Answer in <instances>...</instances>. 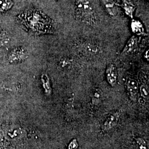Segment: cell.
Masks as SVG:
<instances>
[{
  "label": "cell",
  "instance_id": "2",
  "mask_svg": "<svg viewBox=\"0 0 149 149\" xmlns=\"http://www.w3.org/2000/svg\"><path fill=\"white\" fill-rule=\"evenodd\" d=\"M121 113L119 111L113 112L109 114L102 125V130L104 132H108L116 127L120 120Z\"/></svg>",
  "mask_w": 149,
  "mask_h": 149
},
{
  "label": "cell",
  "instance_id": "1",
  "mask_svg": "<svg viewBox=\"0 0 149 149\" xmlns=\"http://www.w3.org/2000/svg\"><path fill=\"white\" fill-rule=\"evenodd\" d=\"M76 10L86 20H90L93 17V10L90 0H76Z\"/></svg>",
  "mask_w": 149,
  "mask_h": 149
},
{
  "label": "cell",
  "instance_id": "3",
  "mask_svg": "<svg viewBox=\"0 0 149 149\" xmlns=\"http://www.w3.org/2000/svg\"><path fill=\"white\" fill-rule=\"evenodd\" d=\"M125 86L130 99L133 102L138 100L139 92V85L136 80L128 78L125 81Z\"/></svg>",
  "mask_w": 149,
  "mask_h": 149
},
{
  "label": "cell",
  "instance_id": "12",
  "mask_svg": "<svg viewBox=\"0 0 149 149\" xmlns=\"http://www.w3.org/2000/svg\"><path fill=\"white\" fill-rule=\"evenodd\" d=\"M132 28L133 31L136 33H139L140 32H141L142 31L141 30L143 28L142 25L139 21L133 22V23L132 24Z\"/></svg>",
  "mask_w": 149,
  "mask_h": 149
},
{
  "label": "cell",
  "instance_id": "14",
  "mask_svg": "<svg viewBox=\"0 0 149 149\" xmlns=\"http://www.w3.org/2000/svg\"><path fill=\"white\" fill-rule=\"evenodd\" d=\"M103 1V3H104V5L106 6V7L107 8V10L108 12H109V14H111V15H113L114 13L113 11L112 10L113 6L112 5V3L111 2H109L108 0H102Z\"/></svg>",
  "mask_w": 149,
  "mask_h": 149
},
{
  "label": "cell",
  "instance_id": "16",
  "mask_svg": "<svg viewBox=\"0 0 149 149\" xmlns=\"http://www.w3.org/2000/svg\"><path fill=\"white\" fill-rule=\"evenodd\" d=\"M144 57H145V58L148 61H149V50H147L146 51V52L145 53V54H144Z\"/></svg>",
  "mask_w": 149,
  "mask_h": 149
},
{
  "label": "cell",
  "instance_id": "4",
  "mask_svg": "<svg viewBox=\"0 0 149 149\" xmlns=\"http://www.w3.org/2000/svg\"><path fill=\"white\" fill-rule=\"evenodd\" d=\"M27 50L23 48H17L13 49L8 55L10 63H15L23 61L28 58Z\"/></svg>",
  "mask_w": 149,
  "mask_h": 149
},
{
  "label": "cell",
  "instance_id": "13",
  "mask_svg": "<svg viewBox=\"0 0 149 149\" xmlns=\"http://www.w3.org/2000/svg\"><path fill=\"white\" fill-rule=\"evenodd\" d=\"M84 50L86 52H87L88 54H93L96 53L97 52V48L95 45L88 44H87L86 45H85L84 47Z\"/></svg>",
  "mask_w": 149,
  "mask_h": 149
},
{
  "label": "cell",
  "instance_id": "9",
  "mask_svg": "<svg viewBox=\"0 0 149 149\" xmlns=\"http://www.w3.org/2000/svg\"><path fill=\"white\" fill-rule=\"evenodd\" d=\"M140 93L141 98L144 101L149 100V88L145 84H142L140 87Z\"/></svg>",
  "mask_w": 149,
  "mask_h": 149
},
{
  "label": "cell",
  "instance_id": "11",
  "mask_svg": "<svg viewBox=\"0 0 149 149\" xmlns=\"http://www.w3.org/2000/svg\"><path fill=\"white\" fill-rule=\"evenodd\" d=\"M135 146L136 149H147L146 141L141 138L135 139Z\"/></svg>",
  "mask_w": 149,
  "mask_h": 149
},
{
  "label": "cell",
  "instance_id": "7",
  "mask_svg": "<svg viewBox=\"0 0 149 149\" xmlns=\"http://www.w3.org/2000/svg\"><path fill=\"white\" fill-rule=\"evenodd\" d=\"M137 43H138L137 38L135 36H133L132 37L130 38V39L128 40L126 45L123 49L122 54L127 55L133 52L134 50L136 47Z\"/></svg>",
  "mask_w": 149,
  "mask_h": 149
},
{
  "label": "cell",
  "instance_id": "6",
  "mask_svg": "<svg viewBox=\"0 0 149 149\" xmlns=\"http://www.w3.org/2000/svg\"><path fill=\"white\" fill-rule=\"evenodd\" d=\"M40 79L45 94L47 96H50L52 93V88L48 74L46 73H43L41 75Z\"/></svg>",
  "mask_w": 149,
  "mask_h": 149
},
{
  "label": "cell",
  "instance_id": "8",
  "mask_svg": "<svg viewBox=\"0 0 149 149\" xmlns=\"http://www.w3.org/2000/svg\"><path fill=\"white\" fill-rule=\"evenodd\" d=\"M11 41L9 34L4 31H0V47H3L8 45Z\"/></svg>",
  "mask_w": 149,
  "mask_h": 149
},
{
  "label": "cell",
  "instance_id": "10",
  "mask_svg": "<svg viewBox=\"0 0 149 149\" xmlns=\"http://www.w3.org/2000/svg\"><path fill=\"white\" fill-rule=\"evenodd\" d=\"M13 6L11 0H0V12H3L10 9Z\"/></svg>",
  "mask_w": 149,
  "mask_h": 149
},
{
  "label": "cell",
  "instance_id": "15",
  "mask_svg": "<svg viewBox=\"0 0 149 149\" xmlns=\"http://www.w3.org/2000/svg\"><path fill=\"white\" fill-rule=\"evenodd\" d=\"M79 148V144L76 139H73L70 143L68 149H77Z\"/></svg>",
  "mask_w": 149,
  "mask_h": 149
},
{
  "label": "cell",
  "instance_id": "5",
  "mask_svg": "<svg viewBox=\"0 0 149 149\" xmlns=\"http://www.w3.org/2000/svg\"><path fill=\"white\" fill-rule=\"evenodd\" d=\"M106 78L108 84L112 87L117 85L118 79L117 70L116 66L113 64H110L106 70Z\"/></svg>",
  "mask_w": 149,
  "mask_h": 149
}]
</instances>
